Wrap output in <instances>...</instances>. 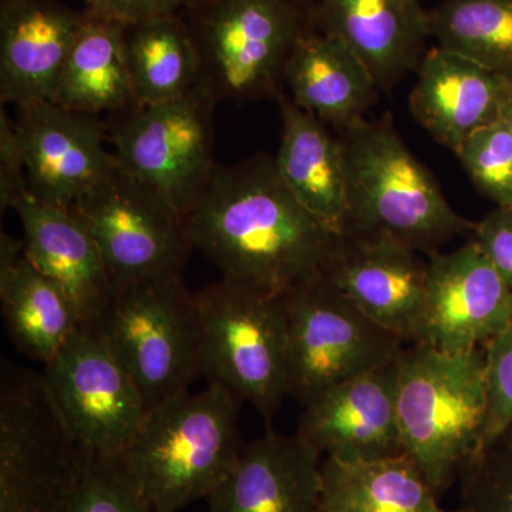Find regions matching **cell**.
Instances as JSON below:
<instances>
[{"label":"cell","mask_w":512,"mask_h":512,"mask_svg":"<svg viewBox=\"0 0 512 512\" xmlns=\"http://www.w3.org/2000/svg\"><path fill=\"white\" fill-rule=\"evenodd\" d=\"M187 225L222 278L272 295L325 274L342 241L293 197L268 156L217 164Z\"/></svg>","instance_id":"obj_1"},{"label":"cell","mask_w":512,"mask_h":512,"mask_svg":"<svg viewBox=\"0 0 512 512\" xmlns=\"http://www.w3.org/2000/svg\"><path fill=\"white\" fill-rule=\"evenodd\" d=\"M348 184L343 235L389 238L416 252L439 251L476 222L453 210L436 178L394 127L392 117L340 128Z\"/></svg>","instance_id":"obj_2"},{"label":"cell","mask_w":512,"mask_h":512,"mask_svg":"<svg viewBox=\"0 0 512 512\" xmlns=\"http://www.w3.org/2000/svg\"><path fill=\"white\" fill-rule=\"evenodd\" d=\"M237 397L220 384L174 394L147 410L121 454L134 483L158 512L208 498L242 451Z\"/></svg>","instance_id":"obj_3"},{"label":"cell","mask_w":512,"mask_h":512,"mask_svg":"<svg viewBox=\"0 0 512 512\" xmlns=\"http://www.w3.org/2000/svg\"><path fill=\"white\" fill-rule=\"evenodd\" d=\"M397 410L404 454L440 497L484 450V348L447 353L412 343L399 357Z\"/></svg>","instance_id":"obj_4"},{"label":"cell","mask_w":512,"mask_h":512,"mask_svg":"<svg viewBox=\"0 0 512 512\" xmlns=\"http://www.w3.org/2000/svg\"><path fill=\"white\" fill-rule=\"evenodd\" d=\"M194 301L201 376L272 419L289 396L284 295L222 278Z\"/></svg>","instance_id":"obj_5"},{"label":"cell","mask_w":512,"mask_h":512,"mask_svg":"<svg viewBox=\"0 0 512 512\" xmlns=\"http://www.w3.org/2000/svg\"><path fill=\"white\" fill-rule=\"evenodd\" d=\"M284 298L289 396L303 407L402 355L403 340L373 322L325 275Z\"/></svg>","instance_id":"obj_6"},{"label":"cell","mask_w":512,"mask_h":512,"mask_svg":"<svg viewBox=\"0 0 512 512\" xmlns=\"http://www.w3.org/2000/svg\"><path fill=\"white\" fill-rule=\"evenodd\" d=\"M94 325L136 383L147 410L188 390L201 376L197 309L181 276L117 292Z\"/></svg>","instance_id":"obj_7"},{"label":"cell","mask_w":512,"mask_h":512,"mask_svg":"<svg viewBox=\"0 0 512 512\" xmlns=\"http://www.w3.org/2000/svg\"><path fill=\"white\" fill-rule=\"evenodd\" d=\"M87 454L43 384L8 370L0 389V512H63Z\"/></svg>","instance_id":"obj_8"},{"label":"cell","mask_w":512,"mask_h":512,"mask_svg":"<svg viewBox=\"0 0 512 512\" xmlns=\"http://www.w3.org/2000/svg\"><path fill=\"white\" fill-rule=\"evenodd\" d=\"M190 30L201 62L198 86L215 101L278 94L286 60L305 30L292 0H198Z\"/></svg>","instance_id":"obj_9"},{"label":"cell","mask_w":512,"mask_h":512,"mask_svg":"<svg viewBox=\"0 0 512 512\" xmlns=\"http://www.w3.org/2000/svg\"><path fill=\"white\" fill-rule=\"evenodd\" d=\"M70 208L96 241L114 295L181 276L194 249L183 215L120 167Z\"/></svg>","instance_id":"obj_10"},{"label":"cell","mask_w":512,"mask_h":512,"mask_svg":"<svg viewBox=\"0 0 512 512\" xmlns=\"http://www.w3.org/2000/svg\"><path fill=\"white\" fill-rule=\"evenodd\" d=\"M215 103L198 86L180 99L124 111L110 133L121 170L170 202L185 220L217 168Z\"/></svg>","instance_id":"obj_11"},{"label":"cell","mask_w":512,"mask_h":512,"mask_svg":"<svg viewBox=\"0 0 512 512\" xmlns=\"http://www.w3.org/2000/svg\"><path fill=\"white\" fill-rule=\"evenodd\" d=\"M40 376L87 456L119 457L127 450L147 406L97 325L82 323L74 330Z\"/></svg>","instance_id":"obj_12"},{"label":"cell","mask_w":512,"mask_h":512,"mask_svg":"<svg viewBox=\"0 0 512 512\" xmlns=\"http://www.w3.org/2000/svg\"><path fill=\"white\" fill-rule=\"evenodd\" d=\"M416 343L447 353L485 348L512 318V289L476 239L453 252H431Z\"/></svg>","instance_id":"obj_13"},{"label":"cell","mask_w":512,"mask_h":512,"mask_svg":"<svg viewBox=\"0 0 512 512\" xmlns=\"http://www.w3.org/2000/svg\"><path fill=\"white\" fill-rule=\"evenodd\" d=\"M15 128L35 200L70 208L119 164L107 150L106 127L97 116L53 101L16 107Z\"/></svg>","instance_id":"obj_14"},{"label":"cell","mask_w":512,"mask_h":512,"mask_svg":"<svg viewBox=\"0 0 512 512\" xmlns=\"http://www.w3.org/2000/svg\"><path fill=\"white\" fill-rule=\"evenodd\" d=\"M399 359L338 384L303 407L298 434L345 463L402 456L397 410Z\"/></svg>","instance_id":"obj_15"},{"label":"cell","mask_w":512,"mask_h":512,"mask_svg":"<svg viewBox=\"0 0 512 512\" xmlns=\"http://www.w3.org/2000/svg\"><path fill=\"white\" fill-rule=\"evenodd\" d=\"M326 278L353 305L404 343L419 340L427 262L389 238L343 235Z\"/></svg>","instance_id":"obj_16"},{"label":"cell","mask_w":512,"mask_h":512,"mask_svg":"<svg viewBox=\"0 0 512 512\" xmlns=\"http://www.w3.org/2000/svg\"><path fill=\"white\" fill-rule=\"evenodd\" d=\"M84 12L57 0H2L0 100L16 107L55 100Z\"/></svg>","instance_id":"obj_17"},{"label":"cell","mask_w":512,"mask_h":512,"mask_svg":"<svg viewBox=\"0 0 512 512\" xmlns=\"http://www.w3.org/2000/svg\"><path fill=\"white\" fill-rule=\"evenodd\" d=\"M322 454L299 436L269 431L242 447L208 512H319Z\"/></svg>","instance_id":"obj_18"},{"label":"cell","mask_w":512,"mask_h":512,"mask_svg":"<svg viewBox=\"0 0 512 512\" xmlns=\"http://www.w3.org/2000/svg\"><path fill=\"white\" fill-rule=\"evenodd\" d=\"M410 94L414 119L456 153L478 128L501 119L512 82L443 47L427 50Z\"/></svg>","instance_id":"obj_19"},{"label":"cell","mask_w":512,"mask_h":512,"mask_svg":"<svg viewBox=\"0 0 512 512\" xmlns=\"http://www.w3.org/2000/svg\"><path fill=\"white\" fill-rule=\"evenodd\" d=\"M13 210L25 232L26 256L59 286L80 322L97 323L113 302L114 289L96 241L72 208L35 200L26 192Z\"/></svg>","instance_id":"obj_20"},{"label":"cell","mask_w":512,"mask_h":512,"mask_svg":"<svg viewBox=\"0 0 512 512\" xmlns=\"http://www.w3.org/2000/svg\"><path fill=\"white\" fill-rule=\"evenodd\" d=\"M313 19L366 64L379 89L416 70L427 52L429 10L421 0H318Z\"/></svg>","instance_id":"obj_21"},{"label":"cell","mask_w":512,"mask_h":512,"mask_svg":"<svg viewBox=\"0 0 512 512\" xmlns=\"http://www.w3.org/2000/svg\"><path fill=\"white\" fill-rule=\"evenodd\" d=\"M282 79L299 109L339 130L362 120L379 90L366 64L345 43L320 30H303Z\"/></svg>","instance_id":"obj_22"},{"label":"cell","mask_w":512,"mask_h":512,"mask_svg":"<svg viewBox=\"0 0 512 512\" xmlns=\"http://www.w3.org/2000/svg\"><path fill=\"white\" fill-rule=\"evenodd\" d=\"M276 97L282 119L276 171L313 217L343 237L348 184L339 136H333L325 123L299 109L285 94Z\"/></svg>","instance_id":"obj_23"},{"label":"cell","mask_w":512,"mask_h":512,"mask_svg":"<svg viewBox=\"0 0 512 512\" xmlns=\"http://www.w3.org/2000/svg\"><path fill=\"white\" fill-rule=\"evenodd\" d=\"M319 512H467L441 507L413 458L402 456L345 463H322Z\"/></svg>","instance_id":"obj_24"},{"label":"cell","mask_w":512,"mask_h":512,"mask_svg":"<svg viewBox=\"0 0 512 512\" xmlns=\"http://www.w3.org/2000/svg\"><path fill=\"white\" fill-rule=\"evenodd\" d=\"M53 103L97 116L137 106L124 50V25L84 12Z\"/></svg>","instance_id":"obj_25"},{"label":"cell","mask_w":512,"mask_h":512,"mask_svg":"<svg viewBox=\"0 0 512 512\" xmlns=\"http://www.w3.org/2000/svg\"><path fill=\"white\" fill-rule=\"evenodd\" d=\"M124 50L137 106L180 99L200 84L197 46L178 15L124 25Z\"/></svg>","instance_id":"obj_26"},{"label":"cell","mask_w":512,"mask_h":512,"mask_svg":"<svg viewBox=\"0 0 512 512\" xmlns=\"http://www.w3.org/2000/svg\"><path fill=\"white\" fill-rule=\"evenodd\" d=\"M0 301L13 345L43 365L82 325L70 299L30 264L28 256L10 274L0 276Z\"/></svg>","instance_id":"obj_27"},{"label":"cell","mask_w":512,"mask_h":512,"mask_svg":"<svg viewBox=\"0 0 512 512\" xmlns=\"http://www.w3.org/2000/svg\"><path fill=\"white\" fill-rule=\"evenodd\" d=\"M429 26L437 46L512 82V0H443Z\"/></svg>","instance_id":"obj_28"},{"label":"cell","mask_w":512,"mask_h":512,"mask_svg":"<svg viewBox=\"0 0 512 512\" xmlns=\"http://www.w3.org/2000/svg\"><path fill=\"white\" fill-rule=\"evenodd\" d=\"M63 512L158 511L134 483L120 456H87Z\"/></svg>","instance_id":"obj_29"},{"label":"cell","mask_w":512,"mask_h":512,"mask_svg":"<svg viewBox=\"0 0 512 512\" xmlns=\"http://www.w3.org/2000/svg\"><path fill=\"white\" fill-rule=\"evenodd\" d=\"M454 154L485 197L511 207L512 136L503 120L478 128Z\"/></svg>","instance_id":"obj_30"},{"label":"cell","mask_w":512,"mask_h":512,"mask_svg":"<svg viewBox=\"0 0 512 512\" xmlns=\"http://www.w3.org/2000/svg\"><path fill=\"white\" fill-rule=\"evenodd\" d=\"M464 511L512 512V427L461 473Z\"/></svg>","instance_id":"obj_31"},{"label":"cell","mask_w":512,"mask_h":512,"mask_svg":"<svg viewBox=\"0 0 512 512\" xmlns=\"http://www.w3.org/2000/svg\"><path fill=\"white\" fill-rule=\"evenodd\" d=\"M488 421L484 448L512 427V318L485 345Z\"/></svg>","instance_id":"obj_32"},{"label":"cell","mask_w":512,"mask_h":512,"mask_svg":"<svg viewBox=\"0 0 512 512\" xmlns=\"http://www.w3.org/2000/svg\"><path fill=\"white\" fill-rule=\"evenodd\" d=\"M25 160L20 148L15 121L0 113V211L15 207L28 192Z\"/></svg>","instance_id":"obj_33"},{"label":"cell","mask_w":512,"mask_h":512,"mask_svg":"<svg viewBox=\"0 0 512 512\" xmlns=\"http://www.w3.org/2000/svg\"><path fill=\"white\" fill-rule=\"evenodd\" d=\"M474 238L512 289V205L497 207L474 227Z\"/></svg>","instance_id":"obj_34"},{"label":"cell","mask_w":512,"mask_h":512,"mask_svg":"<svg viewBox=\"0 0 512 512\" xmlns=\"http://www.w3.org/2000/svg\"><path fill=\"white\" fill-rule=\"evenodd\" d=\"M198 0H84L90 15L113 20L121 25L143 20L178 15L180 10H190Z\"/></svg>","instance_id":"obj_35"},{"label":"cell","mask_w":512,"mask_h":512,"mask_svg":"<svg viewBox=\"0 0 512 512\" xmlns=\"http://www.w3.org/2000/svg\"><path fill=\"white\" fill-rule=\"evenodd\" d=\"M26 259L25 238H15L8 232L0 234V276L8 275Z\"/></svg>","instance_id":"obj_36"},{"label":"cell","mask_w":512,"mask_h":512,"mask_svg":"<svg viewBox=\"0 0 512 512\" xmlns=\"http://www.w3.org/2000/svg\"><path fill=\"white\" fill-rule=\"evenodd\" d=\"M501 120L504 121L505 126L510 130L512 136V92L508 97L507 103H505L503 114H501Z\"/></svg>","instance_id":"obj_37"},{"label":"cell","mask_w":512,"mask_h":512,"mask_svg":"<svg viewBox=\"0 0 512 512\" xmlns=\"http://www.w3.org/2000/svg\"><path fill=\"white\" fill-rule=\"evenodd\" d=\"M292 2L298 3V5H303V3H316L318 0H292Z\"/></svg>","instance_id":"obj_38"}]
</instances>
